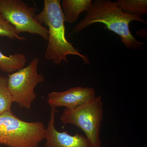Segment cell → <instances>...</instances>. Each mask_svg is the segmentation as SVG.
<instances>
[{
	"label": "cell",
	"mask_w": 147,
	"mask_h": 147,
	"mask_svg": "<svg viewBox=\"0 0 147 147\" xmlns=\"http://www.w3.org/2000/svg\"><path fill=\"white\" fill-rule=\"evenodd\" d=\"M136 21L147 24L142 17L133 16L123 12L116 2L110 0H96L86 11V16L75 26L69 35L82 32L90 25L102 23L105 28L120 36L122 42L127 48L139 50L144 44L138 41L129 29V24Z\"/></svg>",
	"instance_id": "1"
},
{
	"label": "cell",
	"mask_w": 147,
	"mask_h": 147,
	"mask_svg": "<svg viewBox=\"0 0 147 147\" xmlns=\"http://www.w3.org/2000/svg\"><path fill=\"white\" fill-rule=\"evenodd\" d=\"M35 18L40 24L48 28V44L45 58L56 65L63 61L68 63L67 57L76 55L82 58L85 64H89L88 57L79 52L65 37V21L59 0H44L41 12L36 14Z\"/></svg>",
	"instance_id": "2"
},
{
	"label": "cell",
	"mask_w": 147,
	"mask_h": 147,
	"mask_svg": "<svg viewBox=\"0 0 147 147\" xmlns=\"http://www.w3.org/2000/svg\"><path fill=\"white\" fill-rule=\"evenodd\" d=\"M42 122L22 120L11 111L0 115V145L8 147H38L45 138Z\"/></svg>",
	"instance_id": "3"
},
{
	"label": "cell",
	"mask_w": 147,
	"mask_h": 147,
	"mask_svg": "<svg viewBox=\"0 0 147 147\" xmlns=\"http://www.w3.org/2000/svg\"><path fill=\"white\" fill-rule=\"evenodd\" d=\"M103 107L100 96L74 109L64 108L60 117L63 124H71L85 133L92 147H100V129Z\"/></svg>",
	"instance_id": "4"
},
{
	"label": "cell",
	"mask_w": 147,
	"mask_h": 147,
	"mask_svg": "<svg viewBox=\"0 0 147 147\" xmlns=\"http://www.w3.org/2000/svg\"><path fill=\"white\" fill-rule=\"evenodd\" d=\"M39 61L35 57L28 65L16 72L9 74L7 86L13 102L21 108L30 110L36 98L35 88L45 81L44 76L38 72Z\"/></svg>",
	"instance_id": "5"
},
{
	"label": "cell",
	"mask_w": 147,
	"mask_h": 147,
	"mask_svg": "<svg viewBox=\"0 0 147 147\" xmlns=\"http://www.w3.org/2000/svg\"><path fill=\"white\" fill-rule=\"evenodd\" d=\"M37 9L30 7L22 0H0V12L19 34L28 32L38 35L48 40V31L35 18Z\"/></svg>",
	"instance_id": "6"
},
{
	"label": "cell",
	"mask_w": 147,
	"mask_h": 147,
	"mask_svg": "<svg viewBox=\"0 0 147 147\" xmlns=\"http://www.w3.org/2000/svg\"><path fill=\"white\" fill-rule=\"evenodd\" d=\"M94 89L90 87H75L62 92L49 94L47 103L50 108L64 107L74 109L95 97Z\"/></svg>",
	"instance_id": "7"
},
{
	"label": "cell",
	"mask_w": 147,
	"mask_h": 147,
	"mask_svg": "<svg viewBox=\"0 0 147 147\" xmlns=\"http://www.w3.org/2000/svg\"><path fill=\"white\" fill-rule=\"evenodd\" d=\"M56 108H51L50 119L45 129V147H92L89 140L83 134H69L59 131L55 126Z\"/></svg>",
	"instance_id": "8"
},
{
	"label": "cell",
	"mask_w": 147,
	"mask_h": 147,
	"mask_svg": "<svg viewBox=\"0 0 147 147\" xmlns=\"http://www.w3.org/2000/svg\"><path fill=\"white\" fill-rule=\"evenodd\" d=\"M91 0H63L61 4L65 22L73 24L78 20L79 15L91 7Z\"/></svg>",
	"instance_id": "9"
},
{
	"label": "cell",
	"mask_w": 147,
	"mask_h": 147,
	"mask_svg": "<svg viewBox=\"0 0 147 147\" xmlns=\"http://www.w3.org/2000/svg\"><path fill=\"white\" fill-rule=\"evenodd\" d=\"M26 58L21 53L6 56L0 50V69L3 72L11 73L24 68L26 63Z\"/></svg>",
	"instance_id": "10"
},
{
	"label": "cell",
	"mask_w": 147,
	"mask_h": 147,
	"mask_svg": "<svg viewBox=\"0 0 147 147\" xmlns=\"http://www.w3.org/2000/svg\"><path fill=\"white\" fill-rule=\"evenodd\" d=\"M117 5L125 13L142 17L147 13V0H118Z\"/></svg>",
	"instance_id": "11"
},
{
	"label": "cell",
	"mask_w": 147,
	"mask_h": 147,
	"mask_svg": "<svg viewBox=\"0 0 147 147\" xmlns=\"http://www.w3.org/2000/svg\"><path fill=\"white\" fill-rule=\"evenodd\" d=\"M7 82V77L0 76V115L11 111L13 102Z\"/></svg>",
	"instance_id": "12"
},
{
	"label": "cell",
	"mask_w": 147,
	"mask_h": 147,
	"mask_svg": "<svg viewBox=\"0 0 147 147\" xmlns=\"http://www.w3.org/2000/svg\"><path fill=\"white\" fill-rule=\"evenodd\" d=\"M19 34L15 28L6 20L0 12V36L24 41L25 37L20 36Z\"/></svg>",
	"instance_id": "13"
}]
</instances>
